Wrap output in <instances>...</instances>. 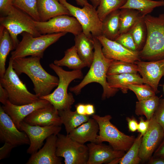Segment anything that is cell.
I'll list each match as a JSON object with an SVG mask.
<instances>
[{
	"mask_svg": "<svg viewBox=\"0 0 164 164\" xmlns=\"http://www.w3.org/2000/svg\"><path fill=\"white\" fill-rule=\"evenodd\" d=\"M41 58L31 56L12 59L13 68L19 76L22 73L27 75L32 80L35 94L39 98L50 94L57 87L59 78L47 72L42 67Z\"/></svg>",
	"mask_w": 164,
	"mask_h": 164,
	"instance_id": "cell-1",
	"label": "cell"
},
{
	"mask_svg": "<svg viewBox=\"0 0 164 164\" xmlns=\"http://www.w3.org/2000/svg\"><path fill=\"white\" fill-rule=\"evenodd\" d=\"M94 44V56L90 69L82 81L78 84L70 88V91L76 95L88 84L97 83L103 88L101 98L104 100L114 96L118 90L111 88L107 81V72L110 65L114 60L106 57L102 51V46L96 37H93Z\"/></svg>",
	"mask_w": 164,
	"mask_h": 164,
	"instance_id": "cell-2",
	"label": "cell"
},
{
	"mask_svg": "<svg viewBox=\"0 0 164 164\" xmlns=\"http://www.w3.org/2000/svg\"><path fill=\"white\" fill-rule=\"evenodd\" d=\"M147 29L145 43L139 51L140 58L154 61L164 58V14L144 17Z\"/></svg>",
	"mask_w": 164,
	"mask_h": 164,
	"instance_id": "cell-3",
	"label": "cell"
},
{
	"mask_svg": "<svg viewBox=\"0 0 164 164\" xmlns=\"http://www.w3.org/2000/svg\"><path fill=\"white\" fill-rule=\"evenodd\" d=\"M49 67L58 76L59 83L53 93L39 98L48 101L58 111L71 109L75 99L71 93H68V88L73 80L83 78L81 70L67 71L54 63L50 64Z\"/></svg>",
	"mask_w": 164,
	"mask_h": 164,
	"instance_id": "cell-4",
	"label": "cell"
},
{
	"mask_svg": "<svg viewBox=\"0 0 164 164\" xmlns=\"http://www.w3.org/2000/svg\"><path fill=\"white\" fill-rule=\"evenodd\" d=\"M67 33L61 32L34 37L29 33L23 32L21 34V41L15 50L12 52L10 57L13 59L30 56L42 58L45 50Z\"/></svg>",
	"mask_w": 164,
	"mask_h": 164,
	"instance_id": "cell-5",
	"label": "cell"
},
{
	"mask_svg": "<svg viewBox=\"0 0 164 164\" xmlns=\"http://www.w3.org/2000/svg\"><path fill=\"white\" fill-rule=\"evenodd\" d=\"M92 116L99 126L96 143L106 142L115 150H128L135 139L134 136L126 135L119 131L111 122L112 117L110 115L101 116L94 114Z\"/></svg>",
	"mask_w": 164,
	"mask_h": 164,
	"instance_id": "cell-6",
	"label": "cell"
},
{
	"mask_svg": "<svg viewBox=\"0 0 164 164\" xmlns=\"http://www.w3.org/2000/svg\"><path fill=\"white\" fill-rule=\"evenodd\" d=\"M12 59H9V65L3 77L0 78V84L7 91L9 100L18 105L29 104L40 100L36 94L30 93L20 80L12 66Z\"/></svg>",
	"mask_w": 164,
	"mask_h": 164,
	"instance_id": "cell-7",
	"label": "cell"
},
{
	"mask_svg": "<svg viewBox=\"0 0 164 164\" xmlns=\"http://www.w3.org/2000/svg\"><path fill=\"white\" fill-rule=\"evenodd\" d=\"M34 20L27 13L14 6L6 16L0 17V25L4 26L9 31L15 49L20 42L17 38L18 35L26 32L34 37L42 35L37 29Z\"/></svg>",
	"mask_w": 164,
	"mask_h": 164,
	"instance_id": "cell-8",
	"label": "cell"
},
{
	"mask_svg": "<svg viewBox=\"0 0 164 164\" xmlns=\"http://www.w3.org/2000/svg\"><path fill=\"white\" fill-rule=\"evenodd\" d=\"M69 11L70 16L75 17L81 25L83 32L89 37L102 35V22L97 10L92 5H85L82 8L73 6L67 0H57Z\"/></svg>",
	"mask_w": 164,
	"mask_h": 164,
	"instance_id": "cell-9",
	"label": "cell"
},
{
	"mask_svg": "<svg viewBox=\"0 0 164 164\" xmlns=\"http://www.w3.org/2000/svg\"><path fill=\"white\" fill-rule=\"evenodd\" d=\"M56 155L64 158L65 164H87L88 158L87 145L80 144L67 135H57Z\"/></svg>",
	"mask_w": 164,
	"mask_h": 164,
	"instance_id": "cell-10",
	"label": "cell"
},
{
	"mask_svg": "<svg viewBox=\"0 0 164 164\" xmlns=\"http://www.w3.org/2000/svg\"><path fill=\"white\" fill-rule=\"evenodd\" d=\"M36 28L41 35L61 32H70L75 36L83 32L82 27L74 17L62 15L45 22L34 21Z\"/></svg>",
	"mask_w": 164,
	"mask_h": 164,
	"instance_id": "cell-11",
	"label": "cell"
},
{
	"mask_svg": "<svg viewBox=\"0 0 164 164\" xmlns=\"http://www.w3.org/2000/svg\"><path fill=\"white\" fill-rule=\"evenodd\" d=\"M61 129V126L32 125L23 121L20 124V130L26 133L30 141L27 152L31 155L36 152L41 148L45 139L52 135H57Z\"/></svg>",
	"mask_w": 164,
	"mask_h": 164,
	"instance_id": "cell-12",
	"label": "cell"
},
{
	"mask_svg": "<svg viewBox=\"0 0 164 164\" xmlns=\"http://www.w3.org/2000/svg\"><path fill=\"white\" fill-rule=\"evenodd\" d=\"M0 140L15 147L29 145L28 136L24 132L19 130L9 116L0 107Z\"/></svg>",
	"mask_w": 164,
	"mask_h": 164,
	"instance_id": "cell-13",
	"label": "cell"
},
{
	"mask_svg": "<svg viewBox=\"0 0 164 164\" xmlns=\"http://www.w3.org/2000/svg\"><path fill=\"white\" fill-rule=\"evenodd\" d=\"M164 138V131L153 117L149 120V128L143 136L139 152L142 161L149 160Z\"/></svg>",
	"mask_w": 164,
	"mask_h": 164,
	"instance_id": "cell-14",
	"label": "cell"
},
{
	"mask_svg": "<svg viewBox=\"0 0 164 164\" xmlns=\"http://www.w3.org/2000/svg\"><path fill=\"white\" fill-rule=\"evenodd\" d=\"M101 43L103 53L107 58L130 63L140 61L139 51H132L125 48L114 40L101 35L97 37Z\"/></svg>",
	"mask_w": 164,
	"mask_h": 164,
	"instance_id": "cell-15",
	"label": "cell"
},
{
	"mask_svg": "<svg viewBox=\"0 0 164 164\" xmlns=\"http://www.w3.org/2000/svg\"><path fill=\"white\" fill-rule=\"evenodd\" d=\"M134 63L144 83L149 85L155 93H158L159 82L164 75V58L149 62L137 61Z\"/></svg>",
	"mask_w": 164,
	"mask_h": 164,
	"instance_id": "cell-16",
	"label": "cell"
},
{
	"mask_svg": "<svg viewBox=\"0 0 164 164\" xmlns=\"http://www.w3.org/2000/svg\"><path fill=\"white\" fill-rule=\"evenodd\" d=\"M23 121L30 125L40 126H61L63 124L58 110L50 103L34 111Z\"/></svg>",
	"mask_w": 164,
	"mask_h": 164,
	"instance_id": "cell-17",
	"label": "cell"
},
{
	"mask_svg": "<svg viewBox=\"0 0 164 164\" xmlns=\"http://www.w3.org/2000/svg\"><path fill=\"white\" fill-rule=\"evenodd\" d=\"M88 158L87 164H102L109 163L123 156L124 151L114 150L112 147L102 143L90 142L87 144Z\"/></svg>",
	"mask_w": 164,
	"mask_h": 164,
	"instance_id": "cell-18",
	"label": "cell"
},
{
	"mask_svg": "<svg viewBox=\"0 0 164 164\" xmlns=\"http://www.w3.org/2000/svg\"><path fill=\"white\" fill-rule=\"evenodd\" d=\"M57 135H52L46 139L43 147L31 155L27 164H61L60 157L56 154Z\"/></svg>",
	"mask_w": 164,
	"mask_h": 164,
	"instance_id": "cell-19",
	"label": "cell"
},
{
	"mask_svg": "<svg viewBox=\"0 0 164 164\" xmlns=\"http://www.w3.org/2000/svg\"><path fill=\"white\" fill-rule=\"evenodd\" d=\"M50 103L46 100L40 99L34 103L18 105L12 104L8 100L2 107L5 112L12 120L17 128L20 130L21 123L26 117L36 110L45 107Z\"/></svg>",
	"mask_w": 164,
	"mask_h": 164,
	"instance_id": "cell-20",
	"label": "cell"
},
{
	"mask_svg": "<svg viewBox=\"0 0 164 164\" xmlns=\"http://www.w3.org/2000/svg\"><path fill=\"white\" fill-rule=\"evenodd\" d=\"M99 129L97 122L92 117L67 135L71 139L81 144H84L87 142L96 143Z\"/></svg>",
	"mask_w": 164,
	"mask_h": 164,
	"instance_id": "cell-21",
	"label": "cell"
},
{
	"mask_svg": "<svg viewBox=\"0 0 164 164\" xmlns=\"http://www.w3.org/2000/svg\"><path fill=\"white\" fill-rule=\"evenodd\" d=\"M37 11L40 21L45 22L57 16H70L67 9L57 0H37Z\"/></svg>",
	"mask_w": 164,
	"mask_h": 164,
	"instance_id": "cell-22",
	"label": "cell"
},
{
	"mask_svg": "<svg viewBox=\"0 0 164 164\" xmlns=\"http://www.w3.org/2000/svg\"><path fill=\"white\" fill-rule=\"evenodd\" d=\"M74 41L78 54L81 60L90 67L94 56L93 37L87 36L83 32L75 36Z\"/></svg>",
	"mask_w": 164,
	"mask_h": 164,
	"instance_id": "cell-23",
	"label": "cell"
},
{
	"mask_svg": "<svg viewBox=\"0 0 164 164\" xmlns=\"http://www.w3.org/2000/svg\"><path fill=\"white\" fill-rule=\"evenodd\" d=\"M107 81L110 87L120 90L126 93L128 90L127 86L130 84H144L142 78L137 73H127L107 75Z\"/></svg>",
	"mask_w": 164,
	"mask_h": 164,
	"instance_id": "cell-24",
	"label": "cell"
},
{
	"mask_svg": "<svg viewBox=\"0 0 164 164\" xmlns=\"http://www.w3.org/2000/svg\"><path fill=\"white\" fill-rule=\"evenodd\" d=\"M120 10L109 14L102 22V35L108 39L115 40L120 35Z\"/></svg>",
	"mask_w": 164,
	"mask_h": 164,
	"instance_id": "cell-25",
	"label": "cell"
},
{
	"mask_svg": "<svg viewBox=\"0 0 164 164\" xmlns=\"http://www.w3.org/2000/svg\"><path fill=\"white\" fill-rule=\"evenodd\" d=\"M15 50L13 43L7 29L0 25V77L2 78L6 71V58L10 52Z\"/></svg>",
	"mask_w": 164,
	"mask_h": 164,
	"instance_id": "cell-26",
	"label": "cell"
},
{
	"mask_svg": "<svg viewBox=\"0 0 164 164\" xmlns=\"http://www.w3.org/2000/svg\"><path fill=\"white\" fill-rule=\"evenodd\" d=\"M58 111L62 124L65 126L67 135L87 121L90 118L88 116L80 114L76 111H71L70 109Z\"/></svg>",
	"mask_w": 164,
	"mask_h": 164,
	"instance_id": "cell-27",
	"label": "cell"
},
{
	"mask_svg": "<svg viewBox=\"0 0 164 164\" xmlns=\"http://www.w3.org/2000/svg\"><path fill=\"white\" fill-rule=\"evenodd\" d=\"M53 63L58 66H65L73 70H81L87 67L79 57L75 45L65 51L64 56L62 59L55 60Z\"/></svg>",
	"mask_w": 164,
	"mask_h": 164,
	"instance_id": "cell-28",
	"label": "cell"
},
{
	"mask_svg": "<svg viewBox=\"0 0 164 164\" xmlns=\"http://www.w3.org/2000/svg\"><path fill=\"white\" fill-rule=\"evenodd\" d=\"M164 6V0H126L120 9L127 8L136 10L145 16L155 8Z\"/></svg>",
	"mask_w": 164,
	"mask_h": 164,
	"instance_id": "cell-29",
	"label": "cell"
},
{
	"mask_svg": "<svg viewBox=\"0 0 164 164\" xmlns=\"http://www.w3.org/2000/svg\"><path fill=\"white\" fill-rule=\"evenodd\" d=\"M143 16L139 11L136 10L127 8L121 9L120 34L128 32Z\"/></svg>",
	"mask_w": 164,
	"mask_h": 164,
	"instance_id": "cell-30",
	"label": "cell"
},
{
	"mask_svg": "<svg viewBox=\"0 0 164 164\" xmlns=\"http://www.w3.org/2000/svg\"><path fill=\"white\" fill-rule=\"evenodd\" d=\"M160 99L156 95L136 103L135 112L138 116L144 115L149 120L153 116L158 106Z\"/></svg>",
	"mask_w": 164,
	"mask_h": 164,
	"instance_id": "cell-31",
	"label": "cell"
},
{
	"mask_svg": "<svg viewBox=\"0 0 164 164\" xmlns=\"http://www.w3.org/2000/svg\"><path fill=\"white\" fill-rule=\"evenodd\" d=\"M144 17H142L128 32L132 35L138 51L144 45L147 38V29Z\"/></svg>",
	"mask_w": 164,
	"mask_h": 164,
	"instance_id": "cell-32",
	"label": "cell"
},
{
	"mask_svg": "<svg viewBox=\"0 0 164 164\" xmlns=\"http://www.w3.org/2000/svg\"><path fill=\"white\" fill-rule=\"evenodd\" d=\"M142 136L141 134L138 135L127 153L119 159L118 163L138 164L140 163L142 160L139 156V152Z\"/></svg>",
	"mask_w": 164,
	"mask_h": 164,
	"instance_id": "cell-33",
	"label": "cell"
},
{
	"mask_svg": "<svg viewBox=\"0 0 164 164\" xmlns=\"http://www.w3.org/2000/svg\"><path fill=\"white\" fill-rule=\"evenodd\" d=\"M97 11L100 20L102 22L112 12L120 9L126 0H99Z\"/></svg>",
	"mask_w": 164,
	"mask_h": 164,
	"instance_id": "cell-34",
	"label": "cell"
},
{
	"mask_svg": "<svg viewBox=\"0 0 164 164\" xmlns=\"http://www.w3.org/2000/svg\"><path fill=\"white\" fill-rule=\"evenodd\" d=\"M138 72V66L135 63L113 60L109 67L107 75L137 73Z\"/></svg>",
	"mask_w": 164,
	"mask_h": 164,
	"instance_id": "cell-35",
	"label": "cell"
},
{
	"mask_svg": "<svg viewBox=\"0 0 164 164\" xmlns=\"http://www.w3.org/2000/svg\"><path fill=\"white\" fill-rule=\"evenodd\" d=\"M37 0H13V5L30 16L34 20L40 21L37 11Z\"/></svg>",
	"mask_w": 164,
	"mask_h": 164,
	"instance_id": "cell-36",
	"label": "cell"
},
{
	"mask_svg": "<svg viewBox=\"0 0 164 164\" xmlns=\"http://www.w3.org/2000/svg\"><path fill=\"white\" fill-rule=\"evenodd\" d=\"M130 84L127 87L136 95L138 101L148 99L155 95V93L149 85L145 84Z\"/></svg>",
	"mask_w": 164,
	"mask_h": 164,
	"instance_id": "cell-37",
	"label": "cell"
},
{
	"mask_svg": "<svg viewBox=\"0 0 164 164\" xmlns=\"http://www.w3.org/2000/svg\"><path fill=\"white\" fill-rule=\"evenodd\" d=\"M114 41L128 50L138 51L132 35L129 32L120 34Z\"/></svg>",
	"mask_w": 164,
	"mask_h": 164,
	"instance_id": "cell-38",
	"label": "cell"
},
{
	"mask_svg": "<svg viewBox=\"0 0 164 164\" xmlns=\"http://www.w3.org/2000/svg\"><path fill=\"white\" fill-rule=\"evenodd\" d=\"M153 117L164 131V98L160 99L158 106Z\"/></svg>",
	"mask_w": 164,
	"mask_h": 164,
	"instance_id": "cell-39",
	"label": "cell"
},
{
	"mask_svg": "<svg viewBox=\"0 0 164 164\" xmlns=\"http://www.w3.org/2000/svg\"><path fill=\"white\" fill-rule=\"evenodd\" d=\"M13 0H0L1 17L6 16L13 5Z\"/></svg>",
	"mask_w": 164,
	"mask_h": 164,
	"instance_id": "cell-40",
	"label": "cell"
},
{
	"mask_svg": "<svg viewBox=\"0 0 164 164\" xmlns=\"http://www.w3.org/2000/svg\"><path fill=\"white\" fill-rule=\"evenodd\" d=\"M15 147L10 144L5 142L4 145L0 149V160L6 158L12 149Z\"/></svg>",
	"mask_w": 164,
	"mask_h": 164,
	"instance_id": "cell-41",
	"label": "cell"
},
{
	"mask_svg": "<svg viewBox=\"0 0 164 164\" xmlns=\"http://www.w3.org/2000/svg\"><path fill=\"white\" fill-rule=\"evenodd\" d=\"M149 125V120H145L142 117H140L138 123L137 131L143 136L148 130Z\"/></svg>",
	"mask_w": 164,
	"mask_h": 164,
	"instance_id": "cell-42",
	"label": "cell"
},
{
	"mask_svg": "<svg viewBox=\"0 0 164 164\" xmlns=\"http://www.w3.org/2000/svg\"><path fill=\"white\" fill-rule=\"evenodd\" d=\"M153 153V157L164 159V138Z\"/></svg>",
	"mask_w": 164,
	"mask_h": 164,
	"instance_id": "cell-43",
	"label": "cell"
},
{
	"mask_svg": "<svg viewBox=\"0 0 164 164\" xmlns=\"http://www.w3.org/2000/svg\"><path fill=\"white\" fill-rule=\"evenodd\" d=\"M126 120L128 122L129 130L130 131L134 132L137 130L138 123L135 118L127 117Z\"/></svg>",
	"mask_w": 164,
	"mask_h": 164,
	"instance_id": "cell-44",
	"label": "cell"
},
{
	"mask_svg": "<svg viewBox=\"0 0 164 164\" xmlns=\"http://www.w3.org/2000/svg\"><path fill=\"white\" fill-rule=\"evenodd\" d=\"M9 100V96L6 90L0 84V101L3 104H5Z\"/></svg>",
	"mask_w": 164,
	"mask_h": 164,
	"instance_id": "cell-45",
	"label": "cell"
},
{
	"mask_svg": "<svg viewBox=\"0 0 164 164\" xmlns=\"http://www.w3.org/2000/svg\"><path fill=\"white\" fill-rule=\"evenodd\" d=\"M76 111L78 114L86 115L85 112V104L79 103L75 105Z\"/></svg>",
	"mask_w": 164,
	"mask_h": 164,
	"instance_id": "cell-46",
	"label": "cell"
},
{
	"mask_svg": "<svg viewBox=\"0 0 164 164\" xmlns=\"http://www.w3.org/2000/svg\"><path fill=\"white\" fill-rule=\"evenodd\" d=\"M85 112L86 115L89 116L95 114V110L93 105L90 104H85Z\"/></svg>",
	"mask_w": 164,
	"mask_h": 164,
	"instance_id": "cell-47",
	"label": "cell"
},
{
	"mask_svg": "<svg viewBox=\"0 0 164 164\" xmlns=\"http://www.w3.org/2000/svg\"><path fill=\"white\" fill-rule=\"evenodd\" d=\"M149 160V164H164V159L161 158L152 157Z\"/></svg>",
	"mask_w": 164,
	"mask_h": 164,
	"instance_id": "cell-48",
	"label": "cell"
},
{
	"mask_svg": "<svg viewBox=\"0 0 164 164\" xmlns=\"http://www.w3.org/2000/svg\"><path fill=\"white\" fill-rule=\"evenodd\" d=\"M75 1L77 4L83 7L90 4L88 3L87 0H75Z\"/></svg>",
	"mask_w": 164,
	"mask_h": 164,
	"instance_id": "cell-49",
	"label": "cell"
},
{
	"mask_svg": "<svg viewBox=\"0 0 164 164\" xmlns=\"http://www.w3.org/2000/svg\"><path fill=\"white\" fill-rule=\"evenodd\" d=\"M92 3L93 6L96 9L98 6L100 1L99 0H90Z\"/></svg>",
	"mask_w": 164,
	"mask_h": 164,
	"instance_id": "cell-50",
	"label": "cell"
},
{
	"mask_svg": "<svg viewBox=\"0 0 164 164\" xmlns=\"http://www.w3.org/2000/svg\"><path fill=\"white\" fill-rule=\"evenodd\" d=\"M163 90H164V86H163Z\"/></svg>",
	"mask_w": 164,
	"mask_h": 164,
	"instance_id": "cell-51",
	"label": "cell"
}]
</instances>
